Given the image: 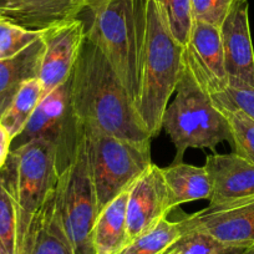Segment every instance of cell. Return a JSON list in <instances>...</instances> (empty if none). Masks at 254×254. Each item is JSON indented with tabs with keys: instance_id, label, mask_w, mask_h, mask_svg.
Here are the masks:
<instances>
[{
	"instance_id": "obj_3",
	"label": "cell",
	"mask_w": 254,
	"mask_h": 254,
	"mask_svg": "<svg viewBox=\"0 0 254 254\" xmlns=\"http://www.w3.org/2000/svg\"><path fill=\"white\" fill-rule=\"evenodd\" d=\"M162 127L176 148L172 163L183 162L188 148L216 151L221 142H231L226 116L185 54L176 96L166 109Z\"/></svg>"
},
{
	"instance_id": "obj_17",
	"label": "cell",
	"mask_w": 254,
	"mask_h": 254,
	"mask_svg": "<svg viewBox=\"0 0 254 254\" xmlns=\"http://www.w3.org/2000/svg\"><path fill=\"white\" fill-rule=\"evenodd\" d=\"M128 194L130 188L100 209L92 232V244L96 254H120L130 243L126 217Z\"/></svg>"
},
{
	"instance_id": "obj_24",
	"label": "cell",
	"mask_w": 254,
	"mask_h": 254,
	"mask_svg": "<svg viewBox=\"0 0 254 254\" xmlns=\"http://www.w3.org/2000/svg\"><path fill=\"white\" fill-rule=\"evenodd\" d=\"M173 38L186 48L190 39L193 19L190 14V0H157Z\"/></svg>"
},
{
	"instance_id": "obj_7",
	"label": "cell",
	"mask_w": 254,
	"mask_h": 254,
	"mask_svg": "<svg viewBox=\"0 0 254 254\" xmlns=\"http://www.w3.org/2000/svg\"><path fill=\"white\" fill-rule=\"evenodd\" d=\"M56 202L61 226L74 254H96L92 232L99 204L85 151V135L80 124L74 155L59 175Z\"/></svg>"
},
{
	"instance_id": "obj_27",
	"label": "cell",
	"mask_w": 254,
	"mask_h": 254,
	"mask_svg": "<svg viewBox=\"0 0 254 254\" xmlns=\"http://www.w3.org/2000/svg\"><path fill=\"white\" fill-rule=\"evenodd\" d=\"M234 0H190L193 21L221 28Z\"/></svg>"
},
{
	"instance_id": "obj_5",
	"label": "cell",
	"mask_w": 254,
	"mask_h": 254,
	"mask_svg": "<svg viewBox=\"0 0 254 254\" xmlns=\"http://www.w3.org/2000/svg\"><path fill=\"white\" fill-rule=\"evenodd\" d=\"M91 15L87 39L104 53L135 102L138 92L145 0H110Z\"/></svg>"
},
{
	"instance_id": "obj_19",
	"label": "cell",
	"mask_w": 254,
	"mask_h": 254,
	"mask_svg": "<svg viewBox=\"0 0 254 254\" xmlns=\"http://www.w3.org/2000/svg\"><path fill=\"white\" fill-rule=\"evenodd\" d=\"M19 254H74L61 226L56 188L39 214L30 238Z\"/></svg>"
},
{
	"instance_id": "obj_30",
	"label": "cell",
	"mask_w": 254,
	"mask_h": 254,
	"mask_svg": "<svg viewBox=\"0 0 254 254\" xmlns=\"http://www.w3.org/2000/svg\"><path fill=\"white\" fill-rule=\"evenodd\" d=\"M110 0H84V10L87 9L90 13L95 11L96 9H99L100 6H102L104 4H106Z\"/></svg>"
},
{
	"instance_id": "obj_11",
	"label": "cell",
	"mask_w": 254,
	"mask_h": 254,
	"mask_svg": "<svg viewBox=\"0 0 254 254\" xmlns=\"http://www.w3.org/2000/svg\"><path fill=\"white\" fill-rule=\"evenodd\" d=\"M171 211L162 168L152 163L130 188L126 211L130 242L167 218Z\"/></svg>"
},
{
	"instance_id": "obj_4",
	"label": "cell",
	"mask_w": 254,
	"mask_h": 254,
	"mask_svg": "<svg viewBox=\"0 0 254 254\" xmlns=\"http://www.w3.org/2000/svg\"><path fill=\"white\" fill-rule=\"evenodd\" d=\"M0 178L16 207L19 254L30 238L39 214L55 192L59 180L56 146L38 138L10 150L0 168Z\"/></svg>"
},
{
	"instance_id": "obj_22",
	"label": "cell",
	"mask_w": 254,
	"mask_h": 254,
	"mask_svg": "<svg viewBox=\"0 0 254 254\" xmlns=\"http://www.w3.org/2000/svg\"><path fill=\"white\" fill-rule=\"evenodd\" d=\"M246 251L244 247L223 243L204 232L187 229L163 254H243Z\"/></svg>"
},
{
	"instance_id": "obj_25",
	"label": "cell",
	"mask_w": 254,
	"mask_h": 254,
	"mask_svg": "<svg viewBox=\"0 0 254 254\" xmlns=\"http://www.w3.org/2000/svg\"><path fill=\"white\" fill-rule=\"evenodd\" d=\"M0 246L5 254L18 252V214L10 192L0 178Z\"/></svg>"
},
{
	"instance_id": "obj_16",
	"label": "cell",
	"mask_w": 254,
	"mask_h": 254,
	"mask_svg": "<svg viewBox=\"0 0 254 254\" xmlns=\"http://www.w3.org/2000/svg\"><path fill=\"white\" fill-rule=\"evenodd\" d=\"M43 35L18 55L0 59V119L9 109L21 86L28 80L38 77L45 48Z\"/></svg>"
},
{
	"instance_id": "obj_33",
	"label": "cell",
	"mask_w": 254,
	"mask_h": 254,
	"mask_svg": "<svg viewBox=\"0 0 254 254\" xmlns=\"http://www.w3.org/2000/svg\"><path fill=\"white\" fill-rule=\"evenodd\" d=\"M0 6H1V0H0Z\"/></svg>"
},
{
	"instance_id": "obj_13",
	"label": "cell",
	"mask_w": 254,
	"mask_h": 254,
	"mask_svg": "<svg viewBox=\"0 0 254 254\" xmlns=\"http://www.w3.org/2000/svg\"><path fill=\"white\" fill-rule=\"evenodd\" d=\"M187 229H197L223 243L244 247L254 244V201L232 207H207L185 217Z\"/></svg>"
},
{
	"instance_id": "obj_9",
	"label": "cell",
	"mask_w": 254,
	"mask_h": 254,
	"mask_svg": "<svg viewBox=\"0 0 254 254\" xmlns=\"http://www.w3.org/2000/svg\"><path fill=\"white\" fill-rule=\"evenodd\" d=\"M86 25L79 18L61 21L44 30V48L38 79L43 97L71 77L86 38Z\"/></svg>"
},
{
	"instance_id": "obj_26",
	"label": "cell",
	"mask_w": 254,
	"mask_h": 254,
	"mask_svg": "<svg viewBox=\"0 0 254 254\" xmlns=\"http://www.w3.org/2000/svg\"><path fill=\"white\" fill-rule=\"evenodd\" d=\"M43 34L44 30H29L0 16V59L18 55Z\"/></svg>"
},
{
	"instance_id": "obj_2",
	"label": "cell",
	"mask_w": 254,
	"mask_h": 254,
	"mask_svg": "<svg viewBox=\"0 0 254 254\" xmlns=\"http://www.w3.org/2000/svg\"><path fill=\"white\" fill-rule=\"evenodd\" d=\"M185 48L177 43L157 0H145L135 106L151 137H157L183 69Z\"/></svg>"
},
{
	"instance_id": "obj_18",
	"label": "cell",
	"mask_w": 254,
	"mask_h": 254,
	"mask_svg": "<svg viewBox=\"0 0 254 254\" xmlns=\"http://www.w3.org/2000/svg\"><path fill=\"white\" fill-rule=\"evenodd\" d=\"M162 173L172 209L187 202L211 198L212 183L204 166L171 163L162 168Z\"/></svg>"
},
{
	"instance_id": "obj_28",
	"label": "cell",
	"mask_w": 254,
	"mask_h": 254,
	"mask_svg": "<svg viewBox=\"0 0 254 254\" xmlns=\"http://www.w3.org/2000/svg\"><path fill=\"white\" fill-rule=\"evenodd\" d=\"M211 96L218 107L241 110L254 121V87L228 86L223 91L211 94Z\"/></svg>"
},
{
	"instance_id": "obj_15",
	"label": "cell",
	"mask_w": 254,
	"mask_h": 254,
	"mask_svg": "<svg viewBox=\"0 0 254 254\" xmlns=\"http://www.w3.org/2000/svg\"><path fill=\"white\" fill-rule=\"evenodd\" d=\"M82 10L84 0H1L0 16L29 30H46Z\"/></svg>"
},
{
	"instance_id": "obj_8",
	"label": "cell",
	"mask_w": 254,
	"mask_h": 254,
	"mask_svg": "<svg viewBox=\"0 0 254 254\" xmlns=\"http://www.w3.org/2000/svg\"><path fill=\"white\" fill-rule=\"evenodd\" d=\"M80 122L71 107V77L41 99L24 130L11 141V148L44 138L56 146L59 175L71 161Z\"/></svg>"
},
{
	"instance_id": "obj_6",
	"label": "cell",
	"mask_w": 254,
	"mask_h": 254,
	"mask_svg": "<svg viewBox=\"0 0 254 254\" xmlns=\"http://www.w3.org/2000/svg\"><path fill=\"white\" fill-rule=\"evenodd\" d=\"M90 175L99 209L106 206L152 165L151 142L141 143L82 126Z\"/></svg>"
},
{
	"instance_id": "obj_12",
	"label": "cell",
	"mask_w": 254,
	"mask_h": 254,
	"mask_svg": "<svg viewBox=\"0 0 254 254\" xmlns=\"http://www.w3.org/2000/svg\"><path fill=\"white\" fill-rule=\"evenodd\" d=\"M212 183L211 208L254 201V165L232 153L208 155L204 163Z\"/></svg>"
},
{
	"instance_id": "obj_21",
	"label": "cell",
	"mask_w": 254,
	"mask_h": 254,
	"mask_svg": "<svg viewBox=\"0 0 254 254\" xmlns=\"http://www.w3.org/2000/svg\"><path fill=\"white\" fill-rule=\"evenodd\" d=\"M186 232L185 218L177 222L163 218L150 231L131 241L120 254H163Z\"/></svg>"
},
{
	"instance_id": "obj_14",
	"label": "cell",
	"mask_w": 254,
	"mask_h": 254,
	"mask_svg": "<svg viewBox=\"0 0 254 254\" xmlns=\"http://www.w3.org/2000/svg\"><path fill=\"white\" fill-rule=\"evenodd\" d=\"M185 55L211 94L228 87L219 28L193 21Z\"/></svg>"
},
{
	"instance_id": "obj_23",
	"label": "cell",
	"mask_w": 254,
	"mask_h": 254,
	"mask_svg": "<svg viewBox=\"0 0 254 254\" xmlns=\"http://www.w3.org/2000/svg\"><path fill=\"white\" fill-rule=\"evenodd\" d=\"M231 130L232 152L254 165V121L237 109H222Z\"/></svg>"
},
{
	"instance_id": "obj_32",
	"label": "cell",
	"mask_w": 254,
	"mask_h": 254,
	"mask_svg": "<svg viewBox=\"0 0 254 254\" xmlns=\"http://www.w3.org/2000/svg\"><path fill=\"white\" fill-rule=\"evenodd\" d=\"M0 254H5V252H4L3 248H1V246H0Z\"/></svg>"
},
{
	"instance_id": "obj_29",
	"label": "cell",
	"mask_w": 254,
	"mask_h": 254,
	"mask_svg": "<svg viewBox=\"0 0 254 254\" xmlns=\"http://www.w3.org/2000/svg\"><path fill=\"white\" fill-rule=\"evenodd\" d=\"M11 148V137L8 131L0 125V168L3 167L4 163L8 160Z\"/></svg>"
},
{
	"instance_id": "obj_10",
	"label": "cell",
	"mask_w": 254,
	"mask_h": 254,
	"mask_svg": "<svg viewBox=\"0 0 254 254\" xmlns=\"http://www.w3.org/2000/svg\"><path fill=\"white\" fill-rule=\"evenodd\" d=\"M248 11V0H234L219 28L231 87H254V50Z\"/></svg>"
},
{
	"instance_id": "obj_20",
	"label": "cell",
	"mask_w": 254,
	"mask_h": 254,
	"mask_svg": "<svg viewBox=\"0 0 254 254\" xmlns=\"http://www.w3.org/2000/svg\"><path fill=\"white\" fill-rule=\"evenodd\" d=\"M43 99V85L38 77L28 80L21 86L9 109L0 119V125L8 131L11 141L24 130Z\"/></svg>"
},
{
	"instance_id": "obj_1",
	"label": "cell",
	"mask_w": 254,
	"mask_h": 254,
	"mask_svg": "<svg viewBox=\"0 0 254 254\" xmlns=\"http://www.w3.org/2000/svg\"><path fill=\"white\" fill-rule=\"evenodd\" d=\"M71 107L82 126L133 142L152 140L111 64L87 36L71 75Z\"/></svg>"
},
{
	"instance_id": "obj_31",
	"label": "cell",
	"mask_w": 254,
	"mask_h": 254,
	"mask_svg": "<svg viewBox=\"0 0 254 254\" xmlns=\"http://www.w3.org/2000/svg\"><path fill=\"white\" fill-rule=\"evenodd\" d=\"M243 254H254V244L252 247H249V248L247 249Z\"/></svg>"
}]
</instances>
